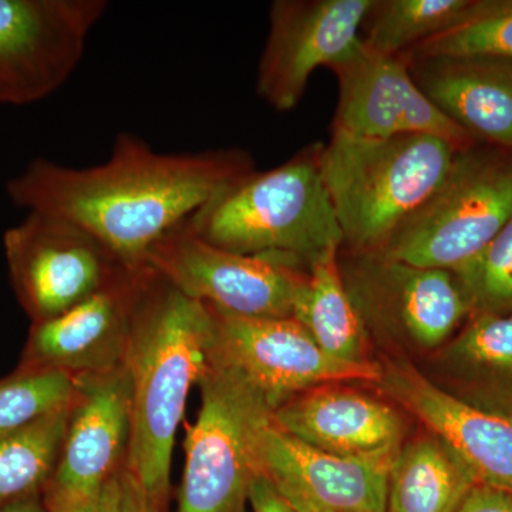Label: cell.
Returning <instances> with one entry per match:
<instances>
[{
    "label": "cell",
    "mask_w": 512,
    "mask_h": 512,
    "mask_svg": "<svg viewBox=\"0 0 512 512\" xmlns=\"http://www.w3.org/2000/svg\"><path fill=\"white\" fill-rule=\"evenodd\" d=\"M252 171L251 154L238 148L158 153L123 131L106 163L74 168L36 158L10 178L6 194L29 212L79 225L137 269L158 239Z\"/></svg>",
    "instance_id": "6da1fadb"
},
{
    "label": "cell",
    "mask_w": 512,
    "mask_h": 512,
    "mask_svg": "<svg viewBox=\"0 0 512 512\" xmlns=\"http://www.w3.org/2000/svg\"><path fill=\"white\" fill-rule=\"evenodd\" d=\"M211 315L150 268L138 301L124 366L131 383L126 467L168 512L171 457L185 403L208 366Z\"/></svg>",
    "instance_id": "7a4b0ae2"
},
{
    "label": "cell",
    "mask_w": 512,
    "mask_h": 512,
    "mask_svg": "<svg viewBox=\"0 0 512 512\" xmlns=\"http://www.w3.org/2000/svg\"><path fill=\"white\" fill-rule=\"evenodd\" d=\"M322 146L311 144L284 164L229 185L188 218L192 231L225 251L309 271L343 245L320 168Z\"/></svg>",
    "instance_id": "3957f363"
},
{
    "label": "cell",
    "mask_w": 512,
    "mask_h": 512,
    "mask_svg": "<svg viewBox=\"0 0 512 512\" xmlns=\"http://www.w3.org/2000/svg\"><path fill=\"white\" fill-rule=\"evenodd\" d=\"M458 150L426 134L363 138L332 130L320 168L342 229V248L382 251L439 187Z\"/></svg>",
    "instance_id": "277c9868"
},
{
    "label": "cell",
    "mask_w": 512,
    "mask_h": 512,
    "mask_svg": "<svg viewBox=\"0 0 512 512\" xmlns=\"http://www.w3.org/2000/svg\"><path fill=\"white\" fill-rule=\"evenodd\" d=\"M511 217L512 151L476 143L457 151L439 187L375 254L454 272Z\"/></svg>",
    "instance_id": "5b68a950"
},
{
    "label": "cell",
    "mask_w": 512,
    "mask_h": 512,
    "mask_svg": "<svg viewBox=\"0 0 512 512\" xmlns=\"http://www.w3.org/2000/svg\"><path fill=\"white\" fill-rule=\"evenodd\" d=\"M198 386L201 409L185 436L177 512H245L256 474L255 437L274 407L228 367L208 363Z\"/></svg>",
    "instance_id": "8992f818"
},
{
    "label": "cell",
    "mask_w": 512,
    "mask_h": 512,
    "mask_svg": "<svg viewBox=\"0 0 512 512\" xmlns=\"http://www.w3.org/2000/svg\"><path fill=\"white\" fill-rule=\"evenodd\" d=\"M339 268L367 336L437 352L471 318L453 272L340 248Z\"/></svg>",
    "instance_id": "52a82bcc"
},
{
    "label": "cell",
    "mask_w": 512,
    "mask_h": 512,
    "mask_svg": "<svg viewBox=\"0 0 512 512\" xmlns=\"http://www.w3.org/2000/svg\"><path fill=\"white\" fill-rule=\"evenodd\" d=\"M211 315L208 363L235 370L271 406L328 384L365 383L382 377L379 362L349 363L320 348L293 318H239L208 306Z\"/></svg>",
    "instance_id": "ba28073f"
},
{
    "label": "cell",
    "mask_w": 512,
    "mask_h": 512,
    "mask_svg": "<svg viewBox=\"0 0 512 512\" xmlns=\"http://www.w3.org/2000/svg\"><path fill=\"white\" fill-rule=\"evenodd\" d=\"M146 265L194 301L254 319L293 318L308 271L234 254L198 237L188 220L148 251Z\"/></svg>",
    "instance_id": "9c48e42d"
},
{
    "label": "cell",
    "mask_w": 512,
    "mask_h": 512,
    "mask_svg": "<svg viewBox=\"0 0 512 512\" xmlns=\"http://www.w3.org/2000/svg\"><path fill=\"white\" fill-rule=\"evenodd\" d=\"M3 249L13 292L32 325L70 311L127 268L79 225L40 212L9 228Z\"/></svg>",
    "instance_id": "30bf717a"
},
{
    "label": "cell",
    "mask_w": 512,
    "mask_h": 512,
    "mask_svg": "<svg viewBox=\"0 0 512 512\" xmlns=\"http://www.w3.org/2000/svg\"><path fill=\"white\" fill-rule=\"evenodd\" d=\"M106 0H0V106H28L76 72Z\"/></svg>",
    "instance_id": "8fae6325"
},
{
    "label": "cell",
    "mask_w": 512,
    "mask_h": 512,
    "mask_svg": "<svg viewBox=\"0 0 512 512\" xmlns=\"http://www.w3.org/2000/svg\"><path fill=\"white\" fill-rule=\"evenodd\" d=\"M328 69L338 80V106L332 130L363 138L426 134L457 148L478 143L421 92L406 55L389 56L356 43Z\"/></svg>",
    "instance_id": "7c38bea8"
},
{
    "label": "cell",
    "mask_w": 512,
    "mask_h": 512,
    "mask_svg": "<svg viewBox=\"0 0 512 512\" xmlns=\"http://www.w3.org/2000/svg\"><path fill=\"white\" fill-rule=\"evenodd\" d=\"M372 0H275L256 74V93L276 111H291L313 72L338 62L359 42Z\"/></svg>",
    "instance_id": "4fadbf2b"
},
{
    "label": "cell",
    "mask_w": 512,
    "mask_h": 512,
    "mask_svg": "<svg viewBox=\"0 0 512 512\" xmlns=\"http://www.w3.org/2000/svg\"><path fill=\"white\" fill-rule=\"evenodd\" d=\"M393 460L323 453L272 420L255 437V473L298 512H386Z\"/></svg>",
    "instance_id": "5bb4252c"
},
{
    "label": "cell",
    "mask_w": 512,
    "mask_h": 512,
    "mask_svg": "<svg viewBox=\"0 0 512 512\" xmlns=\"http://www.w3.org/2000/svg\"><path fill=\"white\" fill-rule=\"evenodd\" d=\"M148 275V265L123 269L70 311L33 323L18 369L55 370L76 377L123 366Z\"/></svg>",
    "instance_id": "9a60e30c"
},
{
    "label": "cell",
    "mask_w": 512,
    "mask_h": 512,
    "mask_svg": "<svg viewBox=\"0 0 512 512\" xmlns=\"http://www.w3.org/2000/svg\"><path fill=\"white\" fill-rule=\"evenodd\" d=\"M380 366V392L443 440L478 483L512 490V417L468 403L407 360H387Z\"/></svg>",
    "instance_id": "2e32d148"
},
{
    "label": "cell",
    "mask_w": 512,
    "mask_h": 512,
    "mask_svg": "<svg viewBox=\"0 0 512 512\" xmlns=\"http://www.w3.org/2000/svg\"><path fill=\"white\" fill-rule=\"evenodd\" d=\"M62 451L46 487L72 495L99 493L126 466L131 433V383L126 366L74 377Z\"/></svg>",
    "instance_id": "e0dca14e"
},
{
    "label": "cell",
    "mask_w": 512,
    "mask_h": 512,
    "mask_svg": "<svg viewBox=\"0 0 512 512\" xmlns=\"http://www.w3.org/2000/svg\"><path fill=\"white\" fill-rule=\"evenodd\" d=\"M272 423L296 440L340 457H396L407 440V421L397 407L350 384L296 394L276 407Z\"/></svg>",
    "instance_id": "ac0fdd59"
},
{
    "label": "cell",
    "mask_w": 512,
    "mask_h": 512,
    "mask_svg": "<svg viewBox=\"0 0 512 512\" xmlns=\"http://www.w3.org/2000/svg\"><path fill=\"white\" fill-rule=\"evenodd\" d=\"M421 92L478 143L512 151V60L407 56Z\"/></svg>",
    "instance_id": "d6986e66"
},
{
    "label": "cell",
    "mask_w": 512,
    "mask_h": 512,
    "mask_svg": "<svg viewBox=\"0 0 512 512\" xmlns=\"http://www.w3.org/2000/svg\"><path fill=\"white\" fill-rule=\"evenodd\" d=\"M477 483L471 468L426 430L404 441L394 457L386 512H457Z\"/></svg>",
    "instance_id": "ffe728a7"
},
{
    "label": "cell",
    "mask_w": 512,
    "mask_h": 512,
    "mask_svg": "<svg viewBox=\"0 0 512 512\" xmlns=\"http://www.w3.org/2000/svg\"><path fill=\"white\" fill-rule=\"evenodd\" d=\"M339 251L320 256L306 274L293 319L316 343L336 359L370 363L365 326L350 301L339 268Z\"/></svg>",
    "instance_id": "44dd1931"
},
{
    "label": "cell",
    "mask_w": 512,
    "mask_h": 512,
    "mask_svg": "<svg viewBox=\"0 0 512 512\" xmlns=\"http://www.w3.org/2000/svg\"><path fill=\"white\" fill-rule=\"evenodd\" d=\"M441 376L461 394L512 384V311L474 315L434 355Z\"/></svg>",
    "instance_id": "7402d4cb"
},
{
    "label": "cell",
    "mask_w": 512,
    "mask_h": 512,
    "mask_svg": "<svg viewBox=\"0 0 512 512\" xmlns=\"http://www.w3.org/2000/svg\"><path fill=\"white\" fill-rule=\"evenodd\" d=\"M474 5L476 0H372L360 40L382 55H407L460 25Z\"/></svg>",
    "instance_id": "603a6c76"
},
{
    "label": "cell",
    "mask_w": 512,
    "mask_h": 512,
    "mask_svg": "<svg viewBox=\"0 0 512 512\" xmlns=\"http://www.w3.org/2000/svg\"><path fill=\"white\" fill-rule=\"evenodd\" d=\"M69 412L57 410L0 434V508L43 494L55 474Z\"/></svg>",
    "instance_id": "cb8c5ba5"
},
{
    "label": "cell",
    "mask_w": 512,
    "mask_h": 512,
    "mask_svg": "<svg viewBox=\"0 0 512 512\" xmlns=\"http://www.w3.org/2000/svg\"><path fill=\"white\" fill-rule=\"evenodd\" d=\"M481 55L512 60V0H476L460 25L406 56Z\"/></svg>",
    "instance_id": "d4e9b609"
},
{
    "label": "cell",
    "mask_w": 512,
    "mask_h": 512,
    "mask_svg": "<svg viewBox=\"0 0 512 512\" xmlns=\"http://www.w3.org/2000/svg\"><path fill=\"white\" fill-rule=\"evenodd\" d=\"M74 396L76 380L67 373L16 369L0 379V434L67 409Z\"/></svg>",
    "instance_id": "484cf974"
},
{
    "label": "cell",
    "mask_w": 512,
    "mask_h": 512,
    "mask_svg": "<svg viewBox=\"0 0 512 512\" xmlns=\"http://www.w3.org/2000/svg\"><path fill=\"white\" fill-rule=\"evenodd\" d=\"M471 316L512 311V217L480 252L453 272Z\"/></svg>",
    "instance_id": "4316f807"
},
{
    "label": "cell",
    "mask_w": 512,
    "mask_h": 512,
    "mask_svg": "<svg viewBox=\"0 0 512 512\" xmlns=\"http://www.w3.org/2000/svg\"><path fill=\"white\" fill-rule=\"evenodd\" d=\"M117 476L104 485L99 493L92 495L66 494L46 487L43 490V500L47 510L49 512H111L116 500Z\"/></svg>",
    "instance_id": "83f0119b"
},
{
    "label": "cell",
    "mask_w": 512,
    "mask_h": 512,
    "mask_svg": "<svg viewBox=\"0 0 512 512\" xmlns=\"http://www.w3.org/2000/svg\"><path fill=\"white\" fill-rule=\"evenodd\" d=\"M111 512H163L150 500L140 481L126 466L117 476V493Z\"/></svg>",
    "instance_id": "f1b7e54d"
},
{
    "label": "cell",
    "mask_w": 512,
    "mask_h": 512,
    "mask_svg": "<svg viewBox=\"0 0 512 512\" xmlns=\"http://www.w3.org/2000/svg\"><path fill=\"white\" fill-rule=\"evenodd\" d=\"M457 512H512V490L477 483L466 495Z\"/></svg>",
    "instance_id": "f546056e"
},
{
    "label": "cell",
    "mask_w": 512,
    "mask_h": 512,
    "mask_svg": "<svg viewBox=\"0 0 512 512\" xmlns=\"http://www.w3.org/2000/svg\"><path fill=\"white\" fill-rule=\"evenodd\" d=\"M248 503L251 504L252 512H298L258 473L249 485Z\"/></svg>",
    "instance_id": "4dcf8cb0"
},
{
    "label": "cell",
    "mask_w": 512,
    "mask_h": 512,
    "mask_svg": "<svg viewBox=\"0 0 512 512\" xmlns=\"http://www.w3.org/2000/svg\"><path fill=\"white\" fill-rule=\"evenodd\" d=\"M460 397L483 409L512 417V384L485 392L463 394Z\"/></svg>",
    "instance_id": "1f68e13d"
},
{
    "label": "cell",
    "mask_w": 512,
    "mask_h": 512,
    "mask_svg": "<svg viewBox=\"0 0 512 512\" xmlns=\"http://www.w3.org/2000/svg\"><path fill=\"white\" fill-rule=\"evenodd\" d=\"M0 512H49V510L43 500V494H36L6 505V507L0 508Z\"/></svg>",
    "instance_id": "d6a6232c"
}]
</instances>
